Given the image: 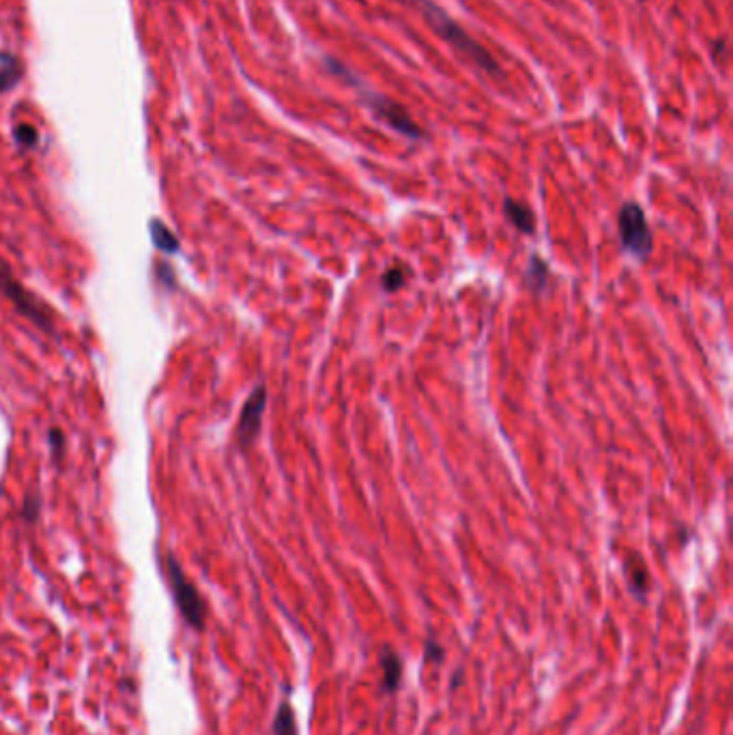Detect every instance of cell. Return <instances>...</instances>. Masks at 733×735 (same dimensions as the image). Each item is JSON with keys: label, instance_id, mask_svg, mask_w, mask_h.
Listing matches in <instances>:
<instances>
[{"label": "cell", "instance_id": "cell-1", "mask_svg": "<svg viewBox=\"0 0 733 735\" xmlns=\"http://www.w3.org/2000/svg\"><path fill=\"white\" fill-rule=\"evenodd\" d=\"M398 3L413 7L426 20V24L433 29V33L437 37H441L456 54H460L465 61H469L475 69H480L482 74H486L488 78H495V80L505 78L499 61L475 37H471L462 29V24H458L441 5H437L435 0H398Z\"/></svg>", "mask_w": 733, "mask_h": 735}, {"label": "cell", "instance_id": "cell-2", "mask_svg": "<svg viewBox=\"0 0 733 735\" xmlns=\"http://www.w3.org/2000/svg\"><path fill=\"white\" fill-rule=\"evenodd\" d=\"M323 61H325L327 71H329L333 78H338L342 84L353 86V88L357 91L359 101L375 114L377 121L385 123L388 127H392L394 131H398L400 136H405V138H409V140H424V138H426V131L411 118V114L407 112V108H403L398 101H394L392 97L381 95V93L368 88V86H365V84L357 78V74H355L350 67H346L342 61H338V59H333V56H325Z\"/></svg>", "mask_w": 733, "mask_h": 735}, {"label": "cell", "instance_id": "cell-3", "mask_svg": "<svg viewBox=\"0 0 733 735\" xmlns=\"http://www.w3.org/2000/svg\"><path fill=\"white\" fill-rule=\"evenodd\" d=\"M617 226H620V239L622 245L628 254H632L639 260H645L652 254V230L645 218V211L641 209V205L637 203H624L620 209V218H617Z\"/></svg>", "mask_w": 733, "mask_h": 735}, {"label": "cell", "instance_id": "cell-4", "mask_svg": "<svg viewBox=\"0 0 733 735\" xmlns=\"http://www.w3.org/2000/svg\"><path fill=\"white\" fill-rule=\"evenodd\" d=\"M168 574H170L174 600H176V607H178L181 615L186 617V622L190 626H194L196 630H203L205 617H207V607H205L198 589L186 579V574H183L181 566L176 564V559L172 555L168 557Z\"/></svg>", "mask_w": 733, "mask_h": 735}, {"label": "cell", "instance_id": "cell-5", "mask_svg": "<svg viewBox=\"0 0 733 735\" xmlns=\"http://www.w3.org/2000/svg\"><path fill=\"white\" fill-rule=\"evenodd\" d=\"M0 290H3L9 297V301L18 308V312H22L26 318H31L44 331L50 333L54 329L50 312L14 278V273L9 271V267H7V263L3 258H0Z\"/></svg>", "mask_w": 733, "mask_h": 735}, {"label": "cell", "instance_id": "cell-6", "mask_svg": "<svg viewBox=\"0 0 733 735\" xmlns=\"http://www.w3.org/2000/svg\"><path fill=\"white\" fill-rule=\"evenodd\" d=\"M267 407V390L263 385H258L246 400L241 417H239V426H237V439L241 443V447H250L263 426V413Z\"/></svg>", "mask_w": 733, "mask_h": 735}, {"label": "cell", "instance_id": "cell-7", "mask_svg": "<svg viewBox=\"0 0 733 735\" xmlns=\"http://www.w3.org/2000/svg\"><path fill=\"white\" fill-rule=\"evenodd\" d=\"M503 216L505 220L522 235H533L535 233V216L529 205L518 203L514 198L503 201Z\"/></svg>", "mask_w": 733, "mask_h": 735}, {"label": "cell", "instance_id": "cell-8", "mask_svg": "<svg viewBox=\"0 0 733 735\" xmlns=\"http://www.w3.org/2000/svg\"><path fill=\"white\" fill-rule=\"evenodd\" d=\"M381 669H383V692L394 694L403 681V660L392 647H381Z\"/></svg>", "mask_w": 733, "mask_h": 735}, {"label": "cell", "instance_id": "cell-9", "mask_svg": "<svg viewBox=\"0 0 733 735\" xmlns=\"http://www.w3.org/2000/svg\"><path fill=\"white\" fill-rule=\"evenodd\" d=\"M626 577H628V587L637 600H645L649 592V572L639 555H630L626 559Z\"/></svg>", "mask_w": 733, "mask_h": 735}, {"label": "cell", "instance_id": "cell-10", "mask_svg": "<svg viewBox=\"0 0 733 735\" xmlns=\"http://www.w3.org/2000/svg\"><path fill=\"white\" fill-rule=\"evenodd\" d=\"M548 280H551V271H548L546 260H542L537 254H531L529 258V267L525 273V286L533 293V295H542L548 286Z\"/></svg>", "mask_w": 733, "mask_h": 735}, {"label": "cell", "instance_id": "cell-11", "mask_svg": "<svg viewBox=\"0 0 733 735\" xmlns=\"http://www.w3.org/2000/svg\"><path fill=\"white\" fill-rule=\"evenodd\" d=\"M273 735H299L293 705L286 699L278 707V714H275V720H273Z\"/></svg>", "mask_w": 733, "mask_h": 735}, {"label": "cell", "instance_id": "cell-12", "mask_svg": "<svg viewBox=\"0 0 733 735\" xmlns=\"http://www.w3.org/2000/svg\"><path fill=\"white\" fill-rule=\"evenodd\" d=\"M22 76L20 63L11 54H0V93L11 88Z\"/></svg>", "mask_w": 733, "mask_h": 735}, {"label": "cell", "instance_id": "cell-13", "mask_svg": "<svg viewBox=\"0 0 733 735\" xmlns=\"http://www.w3.org/2000/svg\"><path fill=\"white\" fill-rule=\"evenodd\" d=\"M151 239H153V245L166 254H174L178 250V239L157 220L151 222Z\"/></svg>", "mask_w": 733, "mask_h": 735}, {"label": "cell", "instance_id": "cell-14", "mask_svg": "<svg viewBox=\"0 0 733 735\" xmlns=\"http://www.w3.org/2000/svg\"><path fill=\"white\" fill-rule=\"evenodd\" d=\"M407 284V271L403 267H390L383 275H381V288L385 293H396Z\"/></svg>", "mask_w": 733, "mask_h": 735}, {"label": "cell", "instance_id": "cell-15", "mask_svg": "<svg viewBox=\"0 0 733 735\" xmlns=\"http://www.w3.org/2000/svg\"><path fill=\"white\" fill-rule=\"evenodd\" d=\"M443 647L441 643L435 639V637H428L426 639V645H424V664H439L443 660Z\"/></svg>", "mask_w": 733, "mask_h": 735}, {"label": "cell", "instance_id": "cell-16", "mask_svg": "<svg viewBox=\"0 0 733 735\" xmlns=\"http://www.w3.org/2000/svg\"><path fill=\"white\" fill-rule=\"evenodd\" d=\"M16 138H18V142H22L24 146H33V144L37 142V131H35L31 125H20V127L16 129Z\"/></svg>", "mask_w": 733, "mask_h": 735}, {"label": "cell", "instance_id": "cell-17", "mask_svg": "<svg viewBox=\"0 0 733 735\" xmlns=\"http://www.w3.org/2000/svg\"><path fill=\"white\" fill-rule=\"evenodd\" d=\"M39 514V497L37 495H29L24 501V518L26 520H35V516Z\"/></svg>", "mask_w": 733, "mask_h": 735}, {"label": "cell", "instance_id": "cell-18", "mask_svg": "<svg viewBox=\"0 0 733 735\" xmlns=\"http://www.w3.org/2000/svg\"><path fill=\"white\" fill-rule=\"evenodd\" d=\"M727 50V41H724V37H718L714 44H712V54H714V59L718 56V63H722L724 61V52Z\"/></svg>", "mask_w": 733, "mask_h": 735}, {"label": "cell", "instance_id": "cell-19", "mask_svg": "<svg viewBox=\"0 0 733 735\" xmlns=\"http://www.w3.org/2000/svg\"><path fill=\"white\" fill-rule=\"evenodd\" d=\"M50 443L54 447V454H61V450H63V435H61V430H52L50 432Z\"/></svg>", "mask_w": 733, "mask_h": 735}]
</instances>
